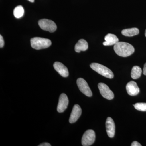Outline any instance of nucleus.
Listing matches in <instances>:
<instances>
[{"label":"nucleus","mask_w":146,"mask_h":146,"mask_svg":"<svg viewBox=\"0 0 146 146\" xmlns=\"http://www.w3.org/2000/svg\"><path fill=\"white\" fill-rule=\"evenodd\" d=\"M98 87L100 93L104 98L107 100L113 99L114 98V94L113 92L105 84L100 83L98 84Z\"/></svg>","instance_id":"6"},{"label":"nucleus","mask_w":146,"mask_h":146,"mask_svg":"<svg viewBox=\"0 0 146 146\" xmlns=\"http://www.w3.org/2000/svg\"><path fill=\"white\" fill-rule=\"evenodd\" d=\"M96 139V134L94 130L89 129L86 131L82 138V144L83 146H91L94 143Z\"/></svg>","instance_id":"5"},{"label":"nucleus","mask_w":146,"mask_h":146,"mask_svg":"<svg viewBox=\"0 0 146 146\" xmlns=\"http://www.w3.org/2000/svg\"><path fill=\"white\" fill-rule=\"evenodd\" d=\"M52 44L50 39L41 37H35L31 39L32 48L36 50H41L48 48Z\"/></svg>","instance_id":"2"},{"label":"nucleus","mask_w":146,"mask_h":146,"mask_svg":"<svg viewBox=\"0 0 146 146\" xmlns=\"http://www.w3.org/2000/svg\"><path fill=\"white\" fill-rule=\"evenodd\" d=\"M81 114V107L78 104L75 105L73 107L72 110L71 112L70 119H69V122L70 123H75L80 117Z\"/></svg>","instance_id":"9"},{"label":"nucleus","mask_w":146,"mask_h":146,"mask_svg":"<svg viewBox=\"0 0 146 146\" xmlns=\"http://www.w3.org/2000/svg\"><path fill=\"white\" fill-rule=\"evenodd\" d=\"M115 52L121 57H126L133 54L135 49L130 44L124 42H118L114 47Z\"/></svg>","instance_id":"1"},{"label":"nucleus","mask_w":146,"mask_h":146,"mask_svg":"<svg viewBox=\"0 0 146 146\" xmlns=\"http://www.w3.org/2000/svg\"><path fill=\"white\" fill-rule=\"evenodd\" d=\"M106 132L110 138H113L115 133V125L114 121L111 117L107 118L106 122Z\"/></svg>","instance_id":"10"},{"label":"nucleus","mask_w":146,"mask_h":146,"mask_svg":"<svg viewBox=\"0 0 146 146\" xmlns=\"http://www.w3.org/2000/svg\"><path fill=\"white\" fill-rule=\"evenodd\" d=\"M77 84L79 90L82 93L88 97L92 96V92L89 88V85L85 80L82 78H79L77 80Z\"/></svg>","instance_id":"7"},{"label":"nucleus","mask_w":146,"mask_h":146,"mask_svg":"<svg viewBox=\"0 0 146 146\" xmlns=\"http://www.w3.org/2000/svg\"><path fill=\"white\" fill-rule=\"evenodd\" d=\"M90 67L94 70L103 76L110 79L114 78V74L112 71L104 65L99 63H92L90 65Z\"/></svg>","instance_id":"3"},{"label":"nucleus","mask_w":146,"mask_h":146,"mask_svg":"<svg viewBox=\"0 0 146 146\" xmlns=\"http://www.w3.org/2000/svg\"><path fill=\"white\" fill-rule=\"evenodd\" d=\"M142 73V69L140 67L138 66H133L131 70V78L133 79H137L141 76Z\"/></svg>","instance_id":"16"},{"label":"nucleus","mask_w":146,"mask_h":146,"mask_svg":"<svg viewBox=\"0 0 146 146\" xmlns=\"http://www.w3.org/2000/svg\"><path fill=\"white\" fill-rule=\"evenodd\" d=\"M126 88L128 94L131 96H136L140 92V89L137 83L134 81L129 82L127 84Z\"/></svg>","instance_id":"11"},{"label":"nucleus","mask_w":146,"mask_h":146,"mask_svg":"<svg viewBox=\"0 0 146 146\" xmlns=\"http://www.w3.org/2000/svg\"><path fill=\"white\" fill-rule=\"evenodd\" d=\"M69 104V100L67 95L65 94H62L59 97V101L57 108L58 112L62 113L65 111L68 107Z\"/></svg>","instance_id":"8"},{"label":"nucleus","mask_w":146,"mask_h":146,"mask_svg":"<svg viewBox=\"0 0 146 146\" xmlns=\"http://www.w3.org/2000/svg\"><path fill=\"white\" fill-rule=\"evenodd\" d=\"M53 66L55 70L62 76L67 77L69 76L68 68L63 63L59 62H56L54 64Z\"/></svg>","instance_id":"12"},{"label":"nucleus","mask_w":146,"mask_h":146,"mask_svg":"<svg viewBox=\"0 0 146 146\" xmlns=\"http://www.w3.org/2000/svg\"><path fill=\"white\" fill-rule=\"evenodd\" d=\"M145 36L146 37V30H145Z\"/></svg>","instance_id":"24"},{"label":"nucleus","mask_w":146,"mask_h":146,"mask_svg":"<svg viewBox=\"0 0 146 146\" xmlns=\"http://www.w3.org/2000/svg\"><path fill=\"white\" fill-rule=\"evenodd\" d=\"M39 27L42 29L53 33L57 29L56 24L54 21L47 19L39 20L38 22Z\"/></svg>","instance_id":"4"},{"label":"nucleus","mask_w":146,"mask_h":146,"mask_svg":"<svg viewBox=\"0 0 146 146\" xmlns=\"http://www.w3.org/2000/svg\"><path fill=\"white\" fill-rule=\"evenodd\" d=\"M105 41L103 44L105 46H112L115 45L119 42V39L115 35L108 33L106 35L104 38Z\"/></svg>","instance_id":"13"},{"label":"nucleus","mask_w":146,"mask_h":146,"mask_svg":"<svg viewBox=\"0 0 146 146\" xmlns=\"http://www.w3.org/2000/svg\"><path fill=\"white\" fill-rule=\"evenodd\" d=\"M29 1L33 3L34 2V0H28Z\"/></svg>","instance_id":"23"},{"label":"nucleus","mask_w":146,"mask_h":146,"mask_svg":"<svg viewBox=\"0 0 146 146\" xmlns=\"http://www.w3.org/2000/svg\"><path fill=\"white\" fill-rule=\"evenodd\" d=\"M24 9L21 5L15 7L13 10V15L17 18H21L23 16Z\"/></svg>","instance_id":"17"},{"label":"nucleus","mask_w":146,"mask_h":146,"mask_svg":"<svg viewBox=\"0 0 146 146\" xmlns=\"http://www.w3.org/2000/svg\"><path fill=\"white\" fill-rule=\"evenodd\" d=\"M122 34L126 36H133L139 34V30L137 28L125 29L121 32Z\"/></svg>","instance_id":"15"},{"label":"nucleus","mask_w":146,"mask_h":146,"mask_svg":"<svg viewBox=\"0 0 146 146\" xmlns=\"http://www.w3.org/2000/svg\"><path fill=\"white\" fill-rule=\"evenodd\" d=\"M135 109L142 112H146V103H138L134 105Z\"/></svg>","instance_id":"18"},{"label":"nucleus","mask_w":146,"mask_h":146,"mask_svg":"<svg viewBox=\"0 0 146 146\" xmlns=\"http://www.w3.org/2000/svg\"><path fill=\"white\" fill-rule=\"evenodd\" d=\"M5 42L4 41L3 38L1 35H0V47L1 48H3L4 46Z\"/></svg>","instance_id":"19"},{"label":"nucleus","mask_w":146,"mask_h":146,"mask_svg":"<svg viewBox=\"0 0 146 146\" xmlns=\"http://www.w3.org/2000/svg\"><path fill=\"white\" fill-rule=\"evenodd\" d=\"M143 73L144 75H146V63H145L144 65V68H143Z\"/></svg>","instance_id":"22"},{"label":"nucleus","mask_w":146,"mask_h":146,"mask_svg":"<svg viewBox=\"0 0 146 146\" xmlns=\"http://www.w3.org/2000/svg\"><path fill=\"white\" fill-rule=\"evenodd\" d=\"M39 146H51V145L48 143H44L40 144L38 145Z\"/></svg>","instance_id":"21"},{"label":"nucleus","mask_w":146,"mask_h":146,"mask_svg":"<svg viewBox=\"0 0 146 146\" xmlns=\"http://www.w3.org/2000/svg\"><path fill=\"white\" fill-rule=\"evenodd\" d=\"M88 48V44L86 40L84 39H80L75 45V50L76 52H80L81 51H85Z\"/></svg>","instance_id":"14"},{"label":"nucleus","mask_w":146,"mask_h":146,"mask_svg":"<svg viewBox=\"0 0 146 146\" xmlns=\"http://www.w3.org/2000/svg\"><path fill=\"white\" fill-rule=\"evenodd\" d=\"M131 146H141L142 145L139 143L137 141H134L131 143Z\"/></svg>","instance_id":"20"}]
</instances>
